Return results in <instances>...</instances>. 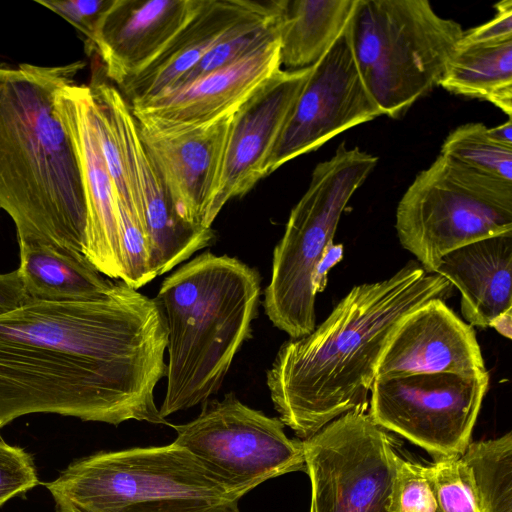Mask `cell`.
<instances>
[{"mask_svg":"<svg viewBox=\"0 0 512 512\" xmlns=\"http://www.w3.org/2000/svg\"><path fill=\"white\" fill-rule=\"evenodd\" d=\"M452 292L448 280L415 262L385 280L354 286L320 325L279 348L266 383L282 423L306 440L368 407L378 362L400 322Z\"/></svg>","mask_w":512,"mask_h":512,"instance_id":"cell-1","label":"cell"},{"mask_svg":"<svg viewBox=\"0 0 512 512\" xmlns=\"http://www.w3.org/2000/svg\"><path fill=\"white\" fill-rule=\"evenodd\" d=\"M84 66L0 64V209L12 219L19 244L76 256H84L85 196L55 96Z\"/></svg>","mask_w":512,"mask_h":512,"instance_id":"cell-2","label":"cell"},{"mask_svg":"<svg viewBox=\"0 0 512 512\" xmlns=\"http://www.w3.org/2000/svg\"><path fill=\"white\" fill-rule=\"evenodd\" d=\"M261 282L228 255L201 253L166 277L155 298L168 330L165 417L206 402L251 337Z\"/></svg>","mask_w":512,"mask_h":512,"instance_id":"cell-3","label":"cell"},{"mask_svg":"<svg viewBox=\"0 0 512 512\" xmlns=\"http://www.w3.org/2000/svg\"><path fill=\"white\" fill-rule=\"evenodd\" d=\"M46 487L57 512H240V498L175 443L79 459Z\"/></svg>","mask_w":512,"mask_h":512,"instance_id":"cell-4","label":"cell"},{"mask_svg":"<svg viewBox=\"0 0 512 512\" xmlns=\"http://www.w3.org/2000/svg\"><path fill=\"white\" fill-rule=\"evenodd\" d=\"M158 382L49 347L0 341V427L31 413L165 424L154 402Z\"/></svg>","mask_w":512,"mask_h":512,"instance_id":"cell-5","label":"cell"},{"mask_svg":"<svg viewBox=\"0 0 512 512\" xmlns=\"http://www.w3.org/2000/svg\"><path fill=\"white\" fill-rule=\"evenodd\" d=\"M347 32L367 91L392 118L439 86L464 34L427 0H356Z\"/></svg>","mask_w":512,"mask_h":512,"instance_id":"cell-6","label":"cell"},{"mask_svg":"<svg viewBox=\"0 0 512 512\" xmlns=\"http://www.w3.org/2000/svg\"><path fill=\"white\" fill-rule=\"evenodd\" d=\"M377 162L372 154L342 142L330 159L316 165L307 191L291 210L274 248L263 306L273 325L292 339L316 327V267L333 243L348 201Z\"/></svg>","mask_w":512,"mask_h":512,"instance_id":"cell-7","label":"cell"},{"mask_svg":"<svg viewBox=\"0 0 512 512\" xmlns=\"http://www.w3.org/2000/svg\"><path fill=\"white\" fill-rule=\"evenodd\" d=\"M395 227L403 248L435 273L446 254L512 233V183L439 155L400 199Z\"/></svg>","mask_w":512,"mask_h":512,"instance_id":"cell-8","label":"cell"},{"mask_svg":"<svg viewBox=\"0 0 512 512\" xmlns=\"http://www.w3.org/2000/svg\"><path fill=\"white\" fill-rule=\"evenodd\" d=\"M173 428V443L239 498L266 480L306 471L303 440L288 438L279 418L248 407L233 393L206 402L197 418Z\"/></svg>","mask_w":512,"mask_h":512,"instance_id":"cell-9","label":"cell"},{"mask_svg":"<svg viewBox=\"0 0 512 512\" xmlns=\"http://www.w3.org/2000/svg\"><path fill=\"white\" fill-rule=\"evenodd\" d=\"M368 407H357L303 440L310 512H388L397 452Z\"/></svg>","mask_w":512,"mask_h":512,"instance_id":"cell-10","label":"cell"},{"mask_svg":"<svg viewBox=\"0 0 512 512\" xmlns=\"http://www.w3.org/2000/svg\"><path fill=\"white\" fill-rule=\"evenodd\" d=\"M488 371L474 375L417 374L375 379L368 411L375 423L430 453L459 456L489 387Z\"/></svg>","mask_w":512,"mask_h":512,"instance_id":"cell-11","label":"cell"},{"mask_svg":"<svg viewBox=\"0 0 512 512\" xmlns=\"http://www.w3.org/2000/svg\"><path fill=\"white\" fill-rule=\"evenodd\" d=\"M382 115L367 91L350 46L347 27L312 66L291 115L268 159L266 176L316 150L339 133Z\"/></svg>","mask_w":512,"mask_h":512,"instance_id":"cell-12","label":"cell"},{"mask_svg":"<svg viewBox=\"0 0 512 512\" xmlns=\"http://www.w3.org/2000/svg\"><path fill=\"white\" fill-rule=\"evenodd\" d=\"M89 86L107 103L113 115L131 195L145 225L152 270L155 276H160L210 245L215 232L212 228L190 224L178 215L120 90L99 78H94Z\"/></svg>","mask_w":512,"mask_h":512,"instance_id":"cell-13","label":"cell"},{"mask_svg":"<svg viewBox=\"0 0 512 512\" xmlns=\"http://www.w3.org/2000/svg\"><path fill=\"white\" fill-rule=\"evenodd\" d=\"M311 67L280 69L235 110L221 175L209 211L210 224L235 197L266 177L268 159L311 73Z\"/></svg>","mask_w":512,"mask_h":512,"instance_id":"cell-14","label":"cell"},{"mask_svg":"<svg viewBox=\"0 0 512 512\" xmlns=\"http://www.w3.org/2000/svg\"><path fill=\"white\" fill-rule=\"evenodd\" d=\"M55 114L71 139L81 171L86 205L83 254L104 276L122 280L115 193L98 139L89 85L72 83L60 88Z\"/></svg>","mask_w":512,"mask_h":512,"instance_id":"cell-15","label":"cell"},{"mask_svg":"<svg viewBox=\"0 0 512 512\" xmlns=\"http://www.w3.org/2000/svg\"><path fill=\"white\" fill-rule=\"evenodd\" d=\"M280 69L278 35L227 66L130 108L137 123L150 130L200 126L233 113Z\"/></svg>","mask_w":512,"mask_h":512,"instance_id":"cell-16","label":"cell"},{"mask_svg":"<svg viewBox=\"0 0 512 512\" xmlns=\"http://www.w3.org/2000/svg\"><path fill=\"white\" fill-rule=\"evenodd\" d=\"M234 112L200 126L173 131H154L138 124L141 141L178 215L190 224L212 228L209 211Z\"/></svg>","mask_w":512,"mask_h":512,"instance_id":"cell-17","label":"cell"},{"mask_svg":"<svg viewBox=\"0 0 512 512\" xmlns=\"http://www.w3.org/2000/svg\"><path fill=\"white\" fill-rule=\"evenodd\" d=\"M485 371L473 326L457 316L445 300L432 299L410 312L395 329L380 357L375 379Z\"/></svg>","mask_w":512,"mask_h":512,"instance_id":"cell-18","label":"cell"},{"mask_svg":"<svg viewBox=\"0 0 512 512\" xmlns=\"http://www.w3.org/2000/svg\"><path fill=\"white\" fill-rule=\"evenodd\" d=\"M203 0H113L89 50L121 86L147 68L200 8Z\"/></svg>","mask_w":512,"mask_h":512,"instance_id":"cell-19","label":"cell"},{"mask_svg":"<svg viewBox=\"0 0 512 512\" xmlns=\"http://www.w3.org/2000/svg\"><path fill=\"white\" fill-rule=\"evenodd\" d=\"M512 233L486 238L446 254L435 273L461 294V313L471 325L490 327L512 309Z\"/></svg>","mask_w":512,"mask_h":512,"instance_id":"cell-20","label":"cell"},{"mask_svg":"<svg viewBox=\"0 0 512 512\" xmlns=\"http://www.w3.org/2000/svg\"><path fill=\"white\" fill-rule=\"evenodd\" d=\"M253 0H203L189 22L157 58L136 77L119 86L130 106L167 92L195 67L226 31L257 7Z\"/></svg>","mask_w":512,"mask_h":512,"instance_id":"cell-21","label":"cell"},{"mask_svg":"<svg viewBox=\"0 0 512 512\" xmlns=\"http://www.w3.org/2000/svg\"><path fill=\"white\" fill-rule=\"evenodd\" d=\"M17 269L30 300L90 301L104 296L114 281L100 273L85 256L40 243L19 244Z\"/></svg>","mask_w":512,"mask_h":512,"instance_id":"cell-22","label":"cell"},{"mask_svg":"<svg viewBox=\"0 0 512 512\" xmlns=\"http://www.w3.org/2000/svg\"><path fill=\"white\" fill-rule=\"evenodd\" d=\"M356 0H280V64L286 70L313 66L344 32Z\"/></svg>","mask_w":512,"mask_h":512,"instance_id":"cell-23","label":"cell"},{"mask_svg":"<svg viewBox=\"0 0 512 512\" xmlns=\"http://www.w3.org/2000/svg\"><path fill=\"white\" fill-rule=\"evenodd\" d=\"M445 90L479 98L512 114V39L460 44L439 82Z\"/></svg>","mask_w":512,"mask_h":512,"instance_id":"cell-24","label":"cell"},{"mask_svg":"<svg viewBox=\"0 0 512 512\" xmlns=\"http://www.w3.org/2000/svg\"><path fill=\"white\" fill-rule=\"evenodd\" d=\"M467 466L479 512H512V433L470 442L459 456Z\"/></svg>","mask_w":512,"mask_h":512,"instance_id":"cell-25","label":"cell"},{"mask_svg":"<svg viewBox=\"0 0 512 512\" xmlns=\"http://www.w3.org/2000/svg\"><path fill=\"white\" fill-rule=\"evenodd\" d=\"M482 123L455 128L445 139L440 155L485 175L512 183V147L497 143Z\"/></svg>","mask_w":512,"mask_h":512,"instance_id":"cell-26","label":"cell"},{"mask_svg":"<svg viewBox=\"0 0 512 512\" xmlns=\"http://www.w3.org/2000/svg\"><path fill=\"white\" fill-rule=\"evenodd\" d=\"M388 512H439L428 466L396 455Z\"/></svg>","mask_w":512,"mask_h":512,"instance_id":"cell-27","label":"cell"},{"mask_svg":"<svg viewBox=\"0 0 512 512\" xmlns=\"http://www.w3.org/2000/svg\"><path fill=\"white\" fill-rule=\"evenodd\" d=\"M459 456L428 465L439 512H479L469 470Z\"/></svg>","mask_w":512,"mask_h":512,"instance_id":"cell-28","label":"cell"},{"mask_svg":"<svg viewBox=\"0 0 512 512\" xmlns=\"http://www.w3.org/2000/svg\"><path fill=\"white\" fill-rule=\"evenodd\" d=\"M38 483L32 457L0 437V506Z\"/></svg>","mask_w":512,"mask_h":512,"instance_id":"cell-29","label":"cell"},{"mask_svg":"<svg viewBox=\"0 0 512 512\" xmlns=\"http://www.w3.org/2000/svg\"><path fill=\"white\" fill-rule=\"evenodd\" d=\"M113 0H36L35 2L58 14L86 38L88 49L97 24Z\"/></svg>","mask_w":512,"mask_h":512,"instance_id":"cell-30","label":"cell"},{"mask_svg":"<svg viewBox=\"0 0 512 512\" xmlns=\"http://www.w3.org/2000/svg\"><path fill=\"white\" fill-rule=\"evenodd\" d=\"M495 7V16L488 22L464 32L460 44L490 43L512 39V1H501Z\"/></svg>","mask_w":512,"mask_h":512,"instance_id":"cell-31","label":"cell"},{"mask_svg":"<svg viewBox=\"0 0 512 512\" xmlns=\"http://www.w3.org/2000/svg\"><path fill=\"white\" fill-rule=\"evenodd\" d=\"M29 300L17 270L0 274V315L17 309Z\"/></svg>","mask_w":512,"mask_h":512,"instance_id":"cell-32","label":"cell"},{"mask_svg":"<svg viewBox=\"0 0 512 512\" xmlns=\"http://www.w3.org/2000/svg\"><path fill=\"white\" fill-rule=\"evenodd\" d=\"M343 257L341 244H330L318 263L314 275V289L316 294L322 292L327 285V276L330 269Z\"/></svg>","mask_w":512,"mask_h":512,"instance_id":"cell-33","label":"cell"},{"mask_svg":"<svg viewBox=\"0 0 512 512\" xmlns=\"http://www.w3.org/2000/svg\"><path fill=\"white\" fill-rule=\"evenodd\" d=\"M491 139L502 145L512 147V121L509 118L505 123L496 127L487 128Z\"/></svg>","mask_w":512,"mask_h":512,"instance_id":"cell-34","label":"cell"},{"mask_svg":"<svg viewBox=\"0 0 512 512\" xmlns=\"http://www.w3.org/2000/svg\"><path fill=\"white\" fill-rule=\"evenodd\" d=\"M499 334L511 339L512 337V309L499 315L490 325Z\"/></svg>","mask_w":512,"mask_h":512,"instance_id":"cell-35","label":"cell"},{"mask_svg":"<svg viewBox=\"0 0 512 512\" xmlns=\"http://www.w3.org/2000/svg\"><path fill=\"white\" fill-rule=\"evenodd\" d=\"M1 428V427H0Z\"/></svg>","mask_w":512,"mask_h":512,"instance_id":"cell-36","label":"cell"}]
</instances>
